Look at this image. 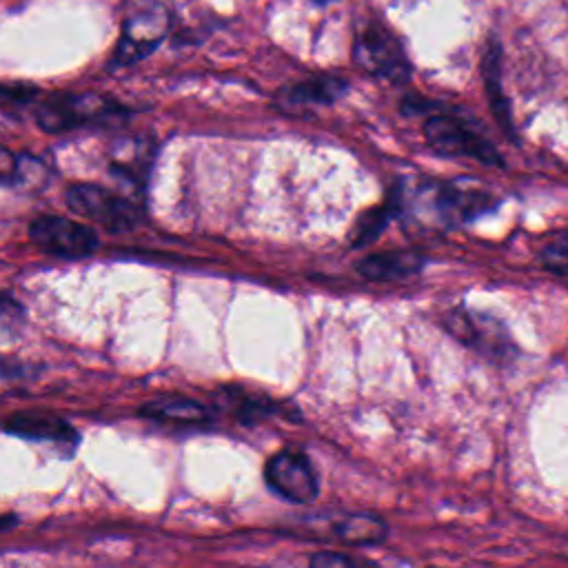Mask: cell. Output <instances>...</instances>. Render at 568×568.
Returning <instances> with one entry per match:
<instances>
[{
  "instance_id": "6da1fadb",
  "label": "cell",
  "mask_w": 568,
  "mask_h": 568,
  "mask_svg": "<svg viewBox=\"0 0 568 568\" xmlns=\"http://www.w3.org/2000/svg\"><path fill=\"white\" fill-rule=\"evenodd\" d=\"M428 146L446 158H470L481 164H501L499 151L462 115L453 111L433 113L424 122Z\"/></svg>"
},
{
  "instance_id": "7a4b0ae2",
  "label": "cell",
  "mask_w": 568,
  "mask_h": 568,
  "mask_svg": "<svg viewBox=\"0 0 568 568\" xmlns=\"http://www.w3.org/2000/svg\"><path fill=\"white\" fill-rule=\"evenodd\" d=\"M126 113L118 102L98 93H55L36 109V122L47 133L71 131Z\"/></svg>"
},
{
  "instance_id": "3957f363",
  "label": "cell",
  "mask_w": 568,
  "mask_h": 568,
  "mask_svg": "<svg viewBox=\"0 0 568 568\" xmlns=\"http://www.w3.org/2000/svg\"><path fill=\"white\" fill-rule=\"evenodd\" d=\"M166 31H169V13L162 2L144 0L135 4V9H131L129 18L124 20L122 36L111 55V67L122 69L140 62L142 58H146L151 51L158 49Z\"/></svg>"
},
{
  "instance_id": "277c9868",
  "label": "cell",
  "mask_w": 568,
  "mask_h": 568,
  "mask_svg": "<svg viewBox=\"0 0 568 568\" xmlns=\"http://www.w3.org/2000/svg\"><path fill=\"white\" fill-rule=\"evenodd\" d=\"M64 200L73 213L104 226L111 233H124L133 229L140 220V211L129 200L98 184H71L64 193Z\"/></svg>"
},
{
  "instance_id": "5b68a950",
  "label": "cell",
  "mask_w": 568,
  "mask_h": 568,
  "mask_svg": "<svg viewBox=\"0 0 568 568\" xmlns=\"http://www.w3.org/2000/svg\"><path fill=\"white\" fill-rule=\"evenodd\" d=\"M353 58L357 67L375 78L404 82L410 75V67L402 44L382 24H368L359 31L353 47Z\"/></svg>"
},
{
  "instance_id": "8992f818",
  "label": "cell",
  "mask_w": 568,
  "mask_h": 568,
  "mask_svg": "<svg viewBox=\"0 0 568 568\" xmlns=\"http://www.w3.org/2000/svg\"><path fill=\"white\" fill-rule=\"evenodd\" d=\"M29 235L40 251L67 260L87 257L98 248L95 231L64 215H40L31 222Z\"/></svg>"
},
{
  "instance_id": "52a82bcc",
  "label": "cell",
  "mask_w": 568,
  "mask_h": 568,
  "mask_svg": "<svg viewBox=\"0 0 568 568\" xmlns=\"http://www.w3.org/2000/svg\"><path fill=\"white\" fill-rule=\"evenodd\" d=\"M264 477L271 490L293 504H311L320 493L317 473L302 450L282 448L268 457Z\"/></svg>"
},
{
  "instance_id": "ba28073f",
  "label": "cell",
  "mask_w": 568,
  "mask_h": 568,
  "mask_svg": "<svg viewBox=\"0 0 568 568\" xmlns=\"http://www.w3.org/2000/svg\"><path fill=\"white\" fill-rule=\"evenodd\" d=\"M430 195L437 217L448 226L466 224L497 206V197L493 193L462 182H439L433 186Z\"/></svg>"
},
{
  "instance_id": "9c48e42d",
  "label": "cell",
  "mask_w": 568,
  "mask_h": 568,
  "mask_svg": "<svg viewBox=\"0 0 568 568\" xmlns=\"http://www.w3.org/2000/svg\"><path fill=\"white\" fill-rule=\"evenodd\" d=\"M7 433L24 437V439H38V442H53L58 446L75 448L80 435L75 428L49 410H20L4 419L2 426Z\"/></svg>"
},
{
  "instance_id": "30bf717a",
  "label": "cell",
  "mask_w": 568,
  "mask_h": 568,
  "mask_svg": "<svg viewBox=\"0 0 568 568\" xmlns=\"http://www.w3.org/2000/svg\"><path fill=\"white\" fill-rule=\"evenodd\" d=\"M424 266V255L408 248L366 255L357 262V273L371 282H397L415 275Z\"/></svg>"
},
{
  "instance_id": "8fae6325",
  "label": "cell",
  "mask_w": 568,
  "mask_h": 568,
  "mask_svg": "<svg viewBox=\"0 0 568 568\" xmlns=\"http://www.w3.org/2000/svg\"><path fill=\"white\" fill-rule=\"evenodd\" d=\"M346 89H348V84L344 78L313 75V78H306V80L288 87L286 91H282L280 102L291 109L326 106V104H333Z\"/></svg>"
},
{
  "instance_id": "7c38bea8",
  "label": "cell",
  "mask_w": 568,
  "mask_h": 568,
  "mask_svg": "<svg viewBox=\"0 0 568 568\" xmlns=\"http://www.w3.org/2000/svg\"><path fill=\"white\" fill-rule=\"evenodd\" d=\"M140 415L171 424H202L209 419V413L200 402L182 395H164L151 399L140 408Z\"/></svg>"
},
{
  "instance_id": "4fadbf2b",
  "label": "cell",
  "mask_w": 568,
  "mask_h": 568,
  "mask_svg": "<svg viewBox=\"0 0 568 568\" xmlns=\"http://www.w3.org/2000/svg\"><path fill=\"white\" fill-rule=\"evenodd\" d=\"M397 211H399V191L395 189L382 204H377L359 215V220L353 226L351 244L355 248H359V246L375 242L382 235V231L386 229V224L397 215Z\"/></svg>"
},
{
  "instance_id": "5bb4252c",
  "label": "cell",
  "mask_w": 568,
  "mask_h": 568,
  "mask_svg": "<svg viewBox=\"0 0 568 568\" xmlns=\"http://www.w3.org/2000/svg\"><path fill=\"white\" fill-rule=\"evenodd\" d=\"M333 532L339 541L351 546L377 544L386 537V524L373 515H346L333 524Z\"/></svg>"
},
{
  "instance_id": "9a60e30c",
  "label": "cell",
  "mask_w": 568,
  "mask_h": 568,
  "mask_svg": "<svg viewBox=\"0 0 568 568\" xmlns=\"http://www.w3.org/2000/svg\"><path fill=\"white\" fill-rule=\"evenodd\" d=\"M38 89L31 84H0V106L16 109L24 106L36 98Z\"/></svg>"
},
{
  "instance_id": "2e32d148",
  "label": "cell",
  "mask_w": 568,
  "mask_h": 568,
  "mask_svg": "<svg viewBox=\"0 0 568 568\" xmlns=\"http://www.w3.org/2000/svg\"><path fill=\"white\" fill-rule=\"evenodd\" d=\"M544 264L557 273H568V233L559 235L555 242H550L544 253Z\"/></svg>"
},
{
  "instance_id": "e0dca14e",
  "label": "cell",
  "mask_w": 568,
  "mask_h": 568,
  "mask_svg": "<svg viewBox=\"0 0 568 568\" xmlns=\"http://www.w3.org/2000/svg\"><path fill=\"white\" fill-rule=\"evenodd\" d=\"M22 162L20 158L9 151L4 144H0V184H16L20 182Z\"/></svg>"
},
{
  "instance_id": "ac0fdd59",
  "label": "cell",
  "mask_w": 568,
  "mask_h": 568,
  "mask_svg": "<svg viewBox=\"0 0 568 568\" xmlns=\"http://www.w3.org/2000/svg\"><path fill=\"white\" fill-rule=\"evenodd\" d=\"M359 561L342 555V552H317L311 557V566L315 568H337V566H357Z\"/></svg>"
},
{
  "instance_id": "d6986e66",
  "label": "cell",
  "mask_w": 568,
  "mask_h": 568,
  "mask_svg": "<svg viewBox=\"0 0 568 568\" xmlns=\"http://www.w3.org/2000/svg\"><path fill=\"white\" fill-rule=\"evenodd\" d=\"M20 317H22L20 304L9 295H0V326L16 324L20 322Z\"/></svg>"
},
{
  "instance_id": "ffe728a7",
  "label": "cell",
  "mask_w": 568,
  "mask_h": 568,
  "mask_svg": "<svg viewBox=\"0 0 568 568\" xmlns=\"http://www.w3.org/2000/svg\"><path fill=\"white\" fill-rule=\"evenodd\" d=\"M16 375H22V364L0 355V377H16Z\"/></svg>"
},
{
  "instance_id": "44dd1931",
  "label": "cell",
  "mask_w": 568,
  "mask_h": 568,
  "mask_svg": "<svg viewBox=\"0 0 568 568\" xmlns=\"http://www.w3.org/2000/svg\"><path fill=\"white\" fill-rule=\"evenodd\" d=\"M315 4H328V2H335V0H313Z\"/></svg>"
}]
</instances>
